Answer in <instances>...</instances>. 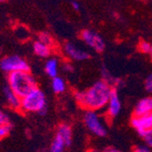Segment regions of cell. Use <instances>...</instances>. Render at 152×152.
Here are the masks:
<instances>
[{
	"instance_id": "13",
	"label": "cell",
	"mask_w": 152,
	"mask_h": 152,
	"mask_svg": "<svg viewBox=\"0 0 152 152\" xmlns=\"http://www.w3.org/2000/svg\"><path fill=\"white\" fill-rule=\"evenodd\" d=\"M101 74H102V79H104L107 84H109V86L111 87L112 88H115V89H119L121 88L124 87V81L118 77H113L111 74L108 72V70L105 66H103L101 68Z\"/></svg>"
},
{
	"instance_id": "9",
	"label": "cell",
	"mask_w": 152,
	"mask_h": 152,
	"mask_svg": "<svg viewBox=\"0 0 152 152\" xmlns=\"http://www.w3.org/2000/svg\"><path fill=\"white\" fill-rule=\"evenodd\" d=\"M106 107H107V115L109 118H115L120 113L122 104L117 89L112 88L111 94L109 96Z\"/></svg>"
},
{
	"instance_id": "12",
	"label": "cell",
	"mask_w": 152,
	"mask_h": 152,
	"mask_svg": "<svg viewBox=\"0 0 152 152\" xmlns=\"http://www.w3.org/2000/svg\"><path fill=\"white\" fill-rule=\"evenodd\" d=\"M152 112V98H144L137 101L134 107V116H142Z\"/></svg>"
},
{
	"instance_id": "20",
	"label": "cell",
	"mask_w": 152,
	"mask_h": 152,
	"mask_svg": "<svg viewBox=\"0 0 152 152\" xmlns=\"http://www.w3.org/2000/svg\"><path fill=\"white\" fill-rule=\"evenodd\" d=\"M150 47H151V44H149L148 42H147V41H142V42H140V45H139L140 50L142 53H144V54L149 53V51H150Z\"/></svg>"
},
{
	"instance_id": "22",
	"label": "cell",
	"mask_w": 152,
	"mask_h": 152,
	"mask_svg": "<svg viewBox=\"0 0 152 152\" xmlns=\"http://www.w3.org/2000/svg\"><path fill=\"white\" fill-rule=\"evenodd\" d=\"M151 149L148 147V145L144 144H140V145H137L134 148V151L135 152H149Z\"/></svg>"
},
{
	"instance_id": "26",
	"label": "cell",
	"mask_w": 152,
	"mask_h": 152,
	"mask_svg": "<svg viewBox=\"0 0 152 152\" xmlns=\"http://www.w3.org/2000/svg\"><path fill=\"white\" fill-rule=\"evenodd\" d=\"M106 151H110V152H117V151H118V149H117V148H107V149H106Z\"/></svg>"
},
{
	"instance_id": "6",
	"label": "cell",
	"mask_w": 152,
	"mask_h": 152,
	"mask_svg": "<svg viewBox=\"0 0 152 152\" xmlns=\"http://www.w3.org/2000/svg\"><path fill=\"white\" fill-rule=\"evenodd\" d=\"M0 68L6 73L9 74L16 71H28L30 70L29 65L21 57L7 56L0 60Z\"/></svg>"
},
{
	"instance_id": "23",
	"label": "cell",
	"mask_w": 152,
	"mask_h": 152,
	"mask_svg": "<svg viewBox=\"0 0 152 152\" xmlns=\"http://www.w3.org/2000/svg\"><path fill=\"white\" fill-rule=\"evenodd\" d=\"M62 67H63V70L66 73H73L75 70L74 66L69 62H66L65 64H63Z\"/></svg>"
},
{
	"instance_id": "1",
	"label": "cell",
	"mask_w": 152,
	"mask_h": 152,
	"mask_svg": "<svg viewBox=\"0 0 152 152\" xmlns=\"http://www.w3.org/2000/svg\"><path fill=\"white\" fill-rule=\"evenodd\" d=\"M112 88L104 80L96 81L94 84L84 91L75 92L77 103L85 110L90 109L99 111L106 107Z\"/></svg>"
},
{
	"instance_id": "16",
	"label": "cell",
	"mask_w": 152,
	"mask_h": 152,
	"mask_svg": "<svg viewBox=\"0 0 152 152\" xmlns=\"http://www.w3.org/2000/svg\"><path fill=\"white\" fill-rule=\"evenodd\" d=\"M51 87H52L53 91L56 94H61V93L65 92L66 89V84L65 80L59 76H56V77H52Z\"/></svg>"
},
{
	"instance_id": "3",
	"label": "cell",
	"mask_w": 152,
	"mask_h": 152,
	"mask_svg": "<svg viewBox=\"0 0 152 152\" xmlns=\"http://www.w3.org/2000/svg\"><path fill=\"white\" fill-rule=\"evenodd\" d=\"M20 111L24 113H37L45 115L48 110L47 99L44 92L37 87L21 98Z\"/></svg>"
},
{
	"instance_id": "4",
	"label": "cell",
	"mask_w": 152,
	"mask_h": 152,
	"mask_svg": "<svg viewBox=\"0 0 152 152\" xmlns=\"http://www.w3.org/2000/svg\"><path fill=\"white\" fill-rule=\"evenodd\" d=\"M72 144V129L66 123H62L58 127L56 134L50 145L51 152H62Z\"/></svg>"
},
{
	"instance_id": "7",
	"label": "cell",
	"mask_w": 152,
	"mask_h": 152,
	"mask_svg": "<svg viewBox=\"0 0 152 152\" xmlns=\"http://www.w3.org/2000/svg\"><path fill=\"white\" fill-rule=\"evenodd\" d=\"M80 37L83 42L95 52L102 53L105 50L106 43L99 33L90 29H84L80 33Z\"/></svg>"
},
{
	"instance_id": "5",
	"label": "cell",
	"mask_w": 152,
	"mask_h": 152,
	"mask_svg": "<svg viewBox=\"0 0 152 152\" xmlns=\"http://www.w3.org/2000/svg\"><path fill=\"white\" fill-rule=\"evenodd\" d=\"M83 120L86 128L95 136L99 137H104L107 134V128L100 120L98 112L95 110L88 109L83 116Z\"/></svg>"
},
{
	"instance_id": "28",
	"label": "cell",
	"mask_w": 152,
	"mask_h": 152,
	"mask_svg": "<svg viewBox=\"0 0 152 152\" xmlns=\"http://www.w3.org/2000/svg\"><path fill=\"white\" fill-rule=\"evenodd\" d=\"M7 0H0V3H3V2H6Z\"/></svg>"
},
{
	"instance_id": "11",
	"label": "cell",
	"mask_w": 152,
	"mask_h": 152,
	"mask_svg": "<svg viewBox=\"0 0 152 152\" xmlns=\"http://www.w3.org/2000/svg\"><path fill=\"white\" fill-rule=\"evenodd\" d=\"M3 93H4V96H5L7 105L12 109L19 110L20 109V104H21V98L20 96H18L8 86L4 88Z\"/></svg>"
},
{
	"instance_id": "21",
	"label": "cell",
	"mask_w": 152,
	"mask_h": 152,
	"mask_svg": "<svg viewBox=\"0 0 152 152\" xmlns=\"http://www.w3.org/2000/svg\"><path fill=\"white\" fill-rule=\"evenodd\" d=\"M142 139L144 140V142L146 145H148V147L152 149V129L150 131H148Z\"/></svg>"
},
{
	"instance_id": "10",
	"label": "cell",
	"mask_w": 152,
	"mask_h": 152,
	"mask_svg": "<svg viewBox=\"0 0 152 152\" xmlns=\"http://www.w3.org/2000/svg\"><path fill=\"white\" fill-rule=\"evenodd\" d=\"M64 52L68 58L75 61H84L90 58V55L88 51L77 48L71 42H67L64 45Z\"/></svg>"
},
{
	"instance_id": "8",
	"label": "cell",
	"mask_w": 152,
	"mask_h": 152,
	"mask_svg": "<svg viewBox=\"0 0 152 152\" xmlns=\"http://www.w3.org/2000/svg\"><path fill=\"white\" fill-rule=\"evenodd\" d=\"M130 125L140 137H143L152 129V112L142 116H134L130 119Z\"/></svg>"
},
{
	"instance_id": "15",
	"label": "cell",
	"mask_w": 152,
	"mask_h": 152,
	"mask_svg": "<svg viewBox=\"0 0 152 152\" xmlns=\"http://www.w3.org/2000/svg\"><path fill=\"white\" fill-rule=\"evenodd\" d=\"M58 60L56 58H51L48 60H47L45 64V71L48 77H54L58 75Z\"/></svg>"
},
{
	"instance_id": "27",
	"label": "cell",
	"mask_w": 152,
	"mask_h": 152,
	"mask_svg": "<svg viewBox=\"0 0 152 152\" xmlns=\"http://www.w3.org/2000/svg\"><path fill=\"white\" fill-rule=\"evenodd\" d=\"M149 55H150V57H151V58H152V43H151V47H150V51H149V53H148Z\"/></svg>"
},
{
	"instance_id": "17",
	"label": "cell",
	"mask_w": 152,
	"mask_h": 152,
	"mask_svg": "<svg viewBox=\"0 0 152 152\" xmlns=\"http://www.w3.org/2000/svg\"><path fill=\"white\" fill-rule=\"evenodd\" d=\"M12 129H13V126L10 122L0 124V140H2L6 137H7L10 134Z\"/></svg>"
},
{
	"instance_id": "24",
	"label": "cell",
	"mask_w": 152,
	"mask_h": 152,
	"mask_svg": "<svg viewBox=\"0 0 152 152\" xmlns=\"http://www.w3.org/2000/svg\"><path fill=\"white\" fill-rule=\"evenodd\" d=\"M9 122V118L8 116L2 110H0V124H4V123H7Z\"/></svg>"
},
{
	"instance_id": "19",
	"label": "cell",
	"mask_w": 152,
	"mask_h": 152,
	"mask_svg": "<svg viewBox=\"0 0 152 152\" xmlns=\"http://www.w3.org/2000/svg\"><path fill=\"white\" fill-rule=\"evenodd\" d=\"M144 87L147 92L152 94V74L148 75L144 82Z\"/></svg>"
},
{
	"instance_id": "14",
	"label": "cell",
	"mask_w": 152,
	"mask_h": 152,
	"mask_svg": "<svg viewBox=\"0 0 152 152\" xmlns=\"http://www.w3.org/2000/svg\"><path fill=\"white\" fill-rule=\"evenodd\" d=\"M33 51L37 57L45 58L49 57L51 55L52 48L42 43L39 40H37L33 44Z\"/></svg>"
},
{
	"instance_id": "2",
	"label": "cell",
	"mask_w": 152,
	"mask_h": 152,
	"mask_svg": "<svg viewBox=\"0 0 152 152\" xmlns=\"http://www.w3.org/2000/svg\"><path fill=\"white\" fill-rule=\"evenodd\" d=\"M7 86L18 96L23 98L27 93L37 87L33 75L28 71L11 72L7 76Z\"/></svg>"
},
{
	"instance_id": "18",
	"label": "cell",
	"mask_w": 152,
	"mask_h": 152,
	"mask_svg": "<svg viewBox=\"0 0 152 152\" xmlns=\"http://www.w3.org/2000/svg\"><path fill=\"white\" fill-rule=\"evenodd\" d=\"M37 40L41 41L42 43H44V44H46V45H48V46H49L51 48L54 47V40L52 38V37L48 33H45V32L44 33H40L39 36H38Z\"/></svg>"
},
{
	"instance_id": "25",
	"label": "cell",
	"mask_w": 152,
	"mask_h": 152,
	"mask_svg": "<svg viewBox=\"0 0 152 152\" xmlns=\"http://www.w3.org/2000/svg\"><path fill=\"white\" fill-rule=\"evenodd\" d=\"M70 6L72 7V8L75 10V11H79L81 7H80V4L76 1V0H70Z\"/></svg>"
}]
</instances>
